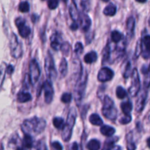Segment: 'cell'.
<instances>
[{"mask_svg":"<svg viewBox=\"0 0 150 150\" xmlns=\"http://www.w3.org/2000/svg\"><path fill=\"white\" fill-rule=\"evenodd\" d=\"M82 51H83V46H82V44L81 42H76L75 44V48H74V52L76 54H82Z\"/></svg>","mask_w":150,"mask_h":150,"instance_id":"cell-38","label":"cell"},{"mask_svg":"<svg viewBox=\"0 0 150 150\" xmlns=\"http://www.w3.org/2000/svg\"><path fill=\"white\" fill-rule=\"evenodd\" d=\"M140 89H141V83H140L139 74L138 70L135 68L132 72V82L129 89V92L131 96H136L140 91Z\"/></svg>","mask_w":150,"mask_h":150,"instance_id":"cell-7","label":"cell"},{"mask_svg":"<svg viewBox=\"0 0 150 150\" xmlns=\"http://www.w3.org/2000/svg\"><path fill=\"white\" fill-rule=\"evenodd\" d=\"M22 144L25 149H32L34 145V142L32 136L29 135H24V137L22 140Z\"/></svg>","mask_w":150,"mask_h":150,"instance_id":"cell-21","label":"cell"},{"mask_svg":"<svg viewBox=\"0 0 150 150\" xmlns=\"http://www.w3.org/2000/svg\"><path fill=\"white\" fill-rule=\"evenodd\" d=\"M71 150H82V147H80V146H79L77 143L74 142V143L72 144L71 145Z\"/></svg>","mask_w":150,"mask_h":150,"instance_id":"cell-45","label":"cell"},{"mask_svg":"<svg viewBox=\"0 0 150 150\" xmlns=\"http://www.w3.org/2000/svg\"><path fill=\"white\" fill-rule=\"evenodd\" d=\"M149 24H150V20H149Z\"/></svg>","mask_w":150,"mask_h":150,"instance_id":"cell-49","label":"cell"},{"mask_svg":"<svg viewBox=\"0 0 150 150\" xmlns=\"http://www.w3.org/2000/svg\"><path fill=\"white\" fill-rule=\"evenodd\" d=\"M51 146L54 150H63V146L58 142H53L51 144Z\"/></svg>","mask_w":150,"mask_h":150,"instance_id":"cell-43","label":"cell"},{"mask_svg":"<svg viewBox=\"0 0 150 150\" xmlns=\"http://www.w3.org/2000/svg\"><path fill=\"white\" fill-rule=\"evenodd\" d=\"M127 150H135L136 146H135V143L131 139L130 136H127Z\"/></svg>","mask_w":150,"mask_h":150,"instance_id":"cell-37","label":"cell"},{"mask_svg":"<svg viewBox=\"0 0 150 150\" xmlns=\"http://www.w3.org/2000/svg\"><path fill=\"white\" fill-rule=\"evenodd\" d=\"M29 78H30L31 83L32 84H34L38 81V79L41 75V70H40L38 63L37 62L35 59H32L29 62Z\"/></svg>","mask_w":150,"mask_h":150,"instance_id":"cell-8","label":"cell"},{"mask_svg":"<svg viewBox=\"0 0 150 150\" xmlns=\"http://www.w3.org/2000/svg\"><path fill=\"white\" fill-rule=\"evenodd\" d=\"M114 73L113 70H110L108 67H103L99 70L98 73L97 79L101 82H106L111 80L113 77Z\"/></svg>","mask_w":150,"mask_h":150,"instance_id":"cell-11","label":"cell"},{"mask_svg":"<svg viewBox=\"0 0 150 150\" xmlns=\"http://www.w3.org/2000/svg\"><path fill=\"white\" fill-rule=\"evenodd\" d=\"M59 72H60V75L62 77H65L68 73V63L66 59L63 58L61 59V62L60 63V66H59Z\"/></svg>","mask_w":150,"mask_h":150,"instance_id":"cell-22","label":"cell"},{"mask_svg":"<svg viewBox=\"0 0 150 150\" xmlns=\"http://www.w3.org/2000/svg\"><path fill=\"white\" fill-rule=\"evenodd\" d=\"M141 42L143 57L147 59L150 56V35H146L143 38Z\"/></svg>","mask_w":150,"mask_h":150,"instance_id":"cell-13","label":"cell"},{"mask_svg":"<svg viewBox=\"0 0 150 150\" xmlns=\"http://www.w3.org/2000/svg\"><path fill=\"white\" fill-rule=\"evenodd\" d=\"M135 21L133 17H129L126 21V32L127 35L129 37H132L135 29Z\"/></svg>","mask_w":150,"mask_h":150,"instance_id":"cell-18","label":"cell"},{"mask_svg":"<svg viewBox=\"0 0 150 150\" xmlns=\"http://www.w3.org/2000/svg\"><path fill=\"white\" fill-rule=\"evenodd\" d=\"M87 80H88V73H87L86 70H84L77 78L76 85H75L74 98L77 103H79L82 100V97L85 93V87H86Z\"/></svg>","mask_w":150,"mask_h":150,"instance_id":"cell-3","label":"cell"},{"mask_svg":"<svg viewBox=\"0 0 150 150\" xmlns=\"http://www.w3.org/2000/svg\"><path fill=\"white\" fill-rule=\"evenodd\" d=\"M6 72H7V66H6L5 63H2L0 65V86L2 84Z\"/></svg>","mask_w":150,"mask_h":150,"instance_id":"cell-30","label":"cell"},{"mask_svg":"<svg viewBox=\"0 0 150 150\" xmlns=\"http://www.w3.org/2000/svg\"><path fill=\"white\" fill-rule=\"evenodd\" d=\"M69 14H70L72 20L74 21V23H76L78 20H79V13L78 12L77 8L76 7V4L74 1H71V4L69 7Z\"/></svg>","mask_w":150,"mask_h":150,"instance_id":"cell-17","label":"cell"},{"mask_svg":"<svg viewBox=\"0 0 150 150\" xmlns=\"http://www.w3.org/2000/svg\"><path fill=\"white\" fill-rule=\"evenodd\" d=\"M100 132H101V133L103 136L110 137V136H112L114 134L115 132H116V130L113 127H110V126L108 125H104L100 129Z\"/></svg>","mask_w":150,"mask_h":150,"instance_id":"cell-20","label":"cell"},{"mask_svg":"<svg viewBox=\"0 0 150 150\" xmlns=\"http://www.w3.org/2000/svg\"><path fill=\"white\" fill-rule=\"evenodd\" d=\"M58 3L59 1H56V0H50V1H48L49 8L51 9V10H54V9L57 8Z\"/></svg>","mask_w":150,"mask_h":150,"instance_id":"cell-42","label":"cell"},{"mask_svg":"<svg viewBox=\"0 0 150 150\" xmlns=\"http://www.w3.org/2000/svg\"><path fill=\"white\" fill-rule=\"evenodd\" d=\"M19 10L22 13H27L29 10V4L28 1H21L19 4Z\"/></svg>","mask_w":150,"mask_h":150,"instance_id":"cell-31","label":"cell"},{"mask_svg":"<svg viewBox=\"0 0 150 150\" xmlns=\"http://www.w3.org/2000/svg\"><path fill=\"white\" fill-rule=\"evenodd\" d=\"M123 38V35L119 31H113L111 33V40L113 42H119Z\"/></svg>","mask_w":150,"mask_h":150,"instance_id":"cell-29","label":"cell"},{"mask_svg":"<svg viewBox=\"0 0 150 150\" xmlns=\"http://www.w3.org/2000/svg\"><path fill=\"white\" fill-rule=\"evenodd\" d=\"M80 4H81V5H82V7H83L84 10H85V11L88 10V9H89V1H81Z\"/></svg>","mask_w":150,"mask_h":150,"instance_id":"cell-44","label":"cell"},{"mask_svg":"<svg viewBox=\"0 0 150 150\" xmlns=\"http://www.w3.org/2000/svg\"><path fill=\"white\" fill-rule=\"evenodd\" d=\"M146 96L147 94L146 92H145V91H143L140 94L139 97H138V100L136 101V104H135V110H136L137 112H141L142 110L144 109L146 100Z\"/></svg>","mask_w":150,"mask_h":150,"instance_id":"cell-14","label":"cell"},{"mask_svg":"<svg viewBox=\"0 0 150 150\" xmlns=\"http://www.w3.org/2000/svg\"><path fill=\"white\" fill-rule=\"evenodd\" d=\"M76 118V111L75 108H71L69 110V114H68L67 120L65 123L63 127V133H62V139L64 142H69L71 139L72 135V130L74 126L75 121Z\"/></svg>","mask_w":150,"mask_h":150,"instance_id":"cell-2","label":"cell"},{"mask_svg":"<svg viewBox=\"0 0 150 150\" xmlns=\"http://www.w3.org/2000/svg\"><path fill=\"white\" fill-rule=\"evenodd\" d=\"M45 68L46 74L47 77L49 78V81L55 80L57 78V70H56L55 65H54V59H53L52 55L50 54L49 51H48L47 55L45 59Z\"/></svg>","mask_w":150,"mask_h":150,"instance_id":"cell-5","label":"cell"},{"mask_svg":"<svg viewBox=\"0 0 150 150\" xmlns=\"http://www.w3.org/2000/svg\"><path fill=\"white\" fill-rule=\"evenodd\" d=\"M10 49L12 57L14 58L18 59L21 57L23 54V49H22V45L20 41L18 39L16 34L12 33L10 38Z\"/></svg>","mask_w":150,"mask_h":150,"instance_id":"cell-6","label":"cell"},{"mask_svg":"<svg viewBox=\"0 0 150 150\" xmlns=\"http://www.w3.org/2000/svg\"><path fill=\"white\" fill-rule=\"evenodd\" d=\"M71 98H72L71 94L66 92V93L62 95L61 101L63 103H70L71 100Z\"/></svg>","mask_w":150,"mask_h":150,"instance_id":"cell-34","label":"cell"},{"mask_svg":"<svg viewBox=\"0 0 150 150\" xmlns=\"http://www.w3.org/2000/svg\"><path fill=\"white\" fill-rule=\"evenodd\" d=\"M31 150H47L46 146L43 142H38L33 145Z\"/></svg>","mask_w":150,"mask_h":150,"instance_id":"cell-33","label":"cell"},{"mask_svg":"<svg viewBox=\"0 0 150 150\" xmlns=\"http://www.w3.org/2000/svg\"><path fill=\"white\" fill-rule=\"evenodd\" d=\"M88 150H99L100 149V142L96 139H92L87 144Z\"/></svg>","mask_w":150,"mask_h":150,"instance_id":"cell-27","label":"cell"},{"mask_svg":"<svg viewBox=\"0 0 150 150\" xmlns=\"http://www.w3.org/2000/svg\"><path fill=\"white\" fill-rule=\"evenodd\" d=\"M110 56V47L108 45L106 46V48H104V53H103V57H102V61L104 62V61H107V59H109Z\"/></svg>","mask_w":150,"mask_h":150,"instance_id":"cell-35","label":"cell"},{"mask_svg":"<svg viewBox=\"0 0 150 150\" xmlns=\"http://www.w3.org/2000/svg\"><path fill=\"white\" fill-rule=\"evenodd\" d=\"M17 100L19 103H26L32 100V96L29 92H20L17 95Z\"/></svg>","mask_w":150,"mask_h":150,"instance_id":"cell-19","label":"cell"},{"mask_svg":"<svg viewBox=\"0 0 150 150\" xmlns=\"http://www.w3.org/2000/svg\"><path fill=\"white\" fill-rule=\"evenodd\" d=\"M146 143H147V146H148V147L150 149V138H149V139H147Z\"/></svg>","mask_w":150,"mask_h":150,"instance_id":"cell-48","label":"cell"},{"mask_svg":"<svg viewBox=\"0 0 150 150\" xmlns=\"http://www.w3.org/2000/svg\"><path fill=\"white\" fill-rule=\"evenodd\" d=\"M79 22H80L81 28L83 31H88L91 25V20L89 16L85 13H82L79 16Z\"/></svg>","mask_w":150,"mask_h":150,"instance_id":"cell-16","label":"cell"},{"mask_svg":"<svg viewBox=\"0 0 150 150\" xmlns=\"http://www.w3.org/2000/svg\"><path fill=\"white\" fill-rule=\"evenodd\" d=\"M78 23H74V22L73 23V24L72 25H71V29H72V30H76V29H77V28H78Z\"/></svg>","mask_w":150,"mask_h":150,"instance_id":"cell-47","label":"cell"},{"mask_svg":"<svg viewBox=\"0 0 150 150\" xmlns=\"http://www.w3.org/2000/svg\"><path fill=\"white\" fill-rule=\"evenodd\" d=\"M43 89L44 90L45 102L47 104L51 103L53 100V96H54V89H53L51 81H46L44 83V86H43Z\"/></svg>","mask_w":150,"mask_h":150,"instance_id":"cell-10","label":"cell"},{"mask_svg":"<svg viewBox=\"0 0 150 150\" xmlns=\"http://www.w3.org/2000/svg\"><path fill=\"white\" fill-rule=\"evenodd\" d=\"M116 13V7L113 4H110L104 9L103 13L107 16H113Z\"/></svg>","mask_w":150,"mask_h":150,"instance_id":"cell-25","label":"cell"},{"mask_svg":"<svg viewBox=\"0 0 150 150\" xmlns=\"http://www.w3.org/2000/svg\"><path fill=\"white\" fill-rule=\"evenodd\" d=\"M131 120H132V117H131L130 115H125V117H122V118L119 120V122L122 125H126L130 122Z\"/></svg>","mask_w":150,"mask_h":150,"instance_id":"cell-40","label":"cell"},{"mask_svg":"<svg viewBox=\"0 0 150 150\" xmlns=\"http://www.w3.org/2000/svg\"><path fill=\"white\" fill-rule=\"evenodd\" d=\"M121 108L126 116L130 115V112L132 109V104L130 101L124 102L121 104Z\"/></svg>","mask_w":150,"mask_h":150,"instance_id":"cell-24","label":"cell"},{"mask_svg":"<svg viewBox=\"0 0 150 150\" xmlns=\"http://www.w3.org/2000/svg\"><path fill=\"white\" fill-rule=\"evenodd\" d=\"M46 123L44 119L32 117L24 120L21 125V130L25 135H38L42 133L45 129Z\"/></svg>","mask_w":150,"mask_h":150,"instance_id":"cell-1","label":"cell"},{"mask_svg":"<svg viewBox=\"0 0 150 150\" xmlns=\"http://www.w3.org/2000/svg\"><path fill=\"white\" fill-rule=\"evenodd\" d=\"M89 121L94 125H101L102 124V120L101 119V117L96 114H93L90 116L89 117Z\"/></svg>","mask_w":150,"mask_h":150,"instance_id":"cell-26","label":"cell"},{"mask_svg":"<svg viewBox=\"0 0 150 150\" xmlns=\"http://www.w3.org/2000/svg\"><path fill=\"white\" fill-rule=\"evenodd\" d=\"M116 95L119 99H123L126 96V92L121 86H118L116 89Z\"/></svg>","mask_w":150,"mask_h":150,"instance_id":"cell-32","label":"cell"},{"mask_svg":"<svg viewBox=\"0 0 150 150\" xmlns=\"http://www.w3.org/2000/svg\"><path fill=\"white\" fill-rule=\"evenodd\" d=\"M13 67L12 65H8L7 66V72L9 73V74H10V73H13Z\"/></svg>","mask_w":150,"mask_h":150,"instance_id":"cell-46","label":"cell"},{"mask_svg":"<svg viewBox=\"0 0 150 150\" xmlns=\"http://www.w3.org/2000/svg\"><path fill=\"white\" fill-rule=\"evenodd\" d=\"M32 84L31 83V80H30V78H29V75L26 74L25 76L24 79V82H23V86H24V89H29V85Z\"/></svg>","mask_w":150,"mask_h":150,"instance_id":"cell-36","label":"cell"},{"mask_svg":"<svg viewBox=\"0 0 150 150\" xmlns=\"http://www.w3.org/2000/svg\"><path fill=\"white\" fill-rule=\"evenodd\" d=\"M8 149L9 150H26L22 144V142L19 139V136H13L10 139L8 143Z\"/></svg>","mask_w":150,"mask_h":150,"instance_id":"cell-12","label":"cell"},{"mask_svg":"<svg viewBox=\"0 0 150 150\" xmlns=\"http://www.w3.org/2000/svg\"><path fill=\"white\" fill-rule=\"evenodd\" d=\"M97 59V54L95 51H91V52L85 54L84 57V61L87 64H91V63L94 62L96 61Z\"/></svg>","mask_w":150,"mask_h":150,"instance_id":"cell-23","label":"cell"},{"mask_svg":"<svg viewBox=\"0 0 150 150\" xmlns=\"http://www.w3.org/2000/svg\"><path fill=\"white\" fill-rule=\"evenodd\" d=\"M130 75H131V64L130 62H128L127 64H126V68H125L123 76L125 79H126V78L129 77Z\"/></svg>","mask_w":150,"mask_h":150,"instance_id":"cell-39","label":"cell"},{"mask_svg":"<svg viewBox=\"0 0 150 150\" xmlns=\"http://www.w3.org/2000/svg\"><path fill=\"white\" fill-rule=\"evenodd\" d=\"M102 114L107 119L114 120L117 117V109L114 106V103L109 96H105L103 101Z\"/></svg>","mask_w":150,"mask_h":150,"instance_id":"cell-4","label":"cell"},{"mask_svg":"<svg viewBox=\"0 0 150 150\" xmlns=\"http://www.w3.org/2000/svg\"><path fill=\"white\" fill-rule=\"evenodd\" d=\"M16 25L19 29V32L22 38H27L31 32V29L29 26L26 24V21L21 17H19L15 21Z\"/></svg>","mask_w":150,"mask_h":150,"instance_id":"cell-9","label":"cell"},{"mask_svg":"<svg viewBox=\"0 0 150 150\" xmlns=\"http://www.w3.org/2000/svg\"><path fill=\"white\" fill-rule=\"evenodd\" d=\"M61 38L57 32L53 34L51 37V46L54 51H58L61 48Z\"/></svg>","mask_w":150,"mask_h":150,"instance_id":"cell-15","label":"cell"},{"mask_svg":"<svg viewBox=\"0 0 150 150\" xmlns=\"http://www.w3.org/2000/svg\"><path fill=\"white\" fill-rule=\"evenodd\" d=\"M53 125L57 129H63L65 125L64 120L61 117H55L53 119Z\"/></svg>","mask_w":150,"mask_h":150,"instance_id":"cell-28","label":"cell"},{"mask_svg":"<svg viewBox=\"0 0 150 150\" xmlns=\"http://www.w3.org/2000/svg\"><path fill=\"white\" fill-rule=\"evenodd\" d=\"M60 50L63 51V54H68V53H69V51H70V45H69L68 42H64V43L62 45Z\"/></svg>","mask_w":150,"mask_h":150,"instance_id":"cell-41","label":"cell"}]
</instances>
